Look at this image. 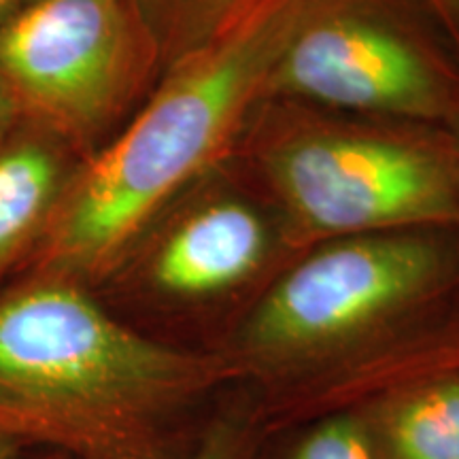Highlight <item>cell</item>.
I'll return each mask as SVG.
<instances>
[{
	"label": "cell",
	"mask_w": 459,
	"mask_h": 459,
	"mask_svg": "<svg viewBox=\"0 0 459 459\" xmlns=\"http://www.w3.org/2000/svg\"><path fill=\"white\" fill-rule=\"evenodd\" d=\"M315 3L254 0L170 62L128 122L83 160L20 273L56 274L91 291L105 285L145 230L237 152Z\"/></svg>",
	"instance_id": "3957f363"
},
{
	"label": "cell",
	"mask_w": 459,
	"mask_h": 459,
	"mask_svg": "<svg viewBox=\"0 0 459 459\" xmlns=\"http://www.w3.org/2000/svg\"><path fill=\"white\" fill-rule=\"evenodd\" d=\"M162 73L139 0H32L0 24V77L22 122L83 160L128 122Z\"/></svg>",
	"instance_id": "8992f818"
},
{
	"label": "cell",
	"mask_w": 459,
	"mask_h": 459,
	"mask_svg": "<svg viewBox=\"0 0 459 459\" xmlns=\"http://www.w3.org/2000/svg\"><path fill=\"white\" fill-rule=\"evenodd\" d=\"M257 459H385L355 412L266 432Z\"/></svg>",
	"instance_id": "30bf717a"
},
{
	"label": "cell",
	"mask_w": 459,
	"mask_h": 459,
	"mask_svg": "<svg viewBox=\"0 0 459 459\" xmlns=\"http://www.w3.org/2000/svg\"><path fill=\"white\" fill-rule=\"evenodd\" d=\"M385 459H459V366L353 411Z\"/></svg>",
	"instance_id": "9c48e42d"
},
{
	"label": "cell",
	"mask_w": 459,
	"mask_h": 459,
	"mask_svg": "<svg viewBox=\"0 0 459 459\" xmlns=\"http://www.w3.org/2000/svg\"><path fill=\"white\" fill-rule=\"evenodd\" d=\"M446 130H449V134L453 136V141H455V145L459 149V108L455 111V115L449 119V124H446Z\"/></svg>",
	"instance_id": "2e32d148"
},
{
	"label": "cell",
	"mask_w": 459,
	"mask_h": 459,
	"mask_svg": "<svg viewBox=\"0 0 459 459\" xmlns=\"http://www.w3.org/2000/svg\"><path fill=\"white\" fill-rule=\"evenodd\" d=\"M449 3L453 4V7H455V9L459 11V0H449Z\"/></svg>",
	"instance_id": "e0dca14e"
},
{
	"label": "cell",
	"mask_w": 459,
	"mask_h": 459,
	"mask_svg": "<svg viewBox=\"0 0 459 459\" xmlns=\"http://www.w3.org/2000/svg\"><path fill=\"white\" fill-rule=\"evenodd\" d=\"M266 436L254 400L237 385L221 406L213 428L192 459H257ZM28 459H66L54 453H30Z\"/></svg>",
	"instance_id": "7c38bea8"
},
{
	"label": "cell",
	"mask_w": 459,
	"mask_h": 459,
	"mask_svg": "<svg viewBox=\"0 0 459 459\" xmlns=\"http://www.w3.org/2000/svg\"><path fill=\"white\" fill-rule=\"evenodd\" d=\"M26 3H32V0H22V4H26Z\"/></svg>",
	"instance_id": "ac0fdd59"
},
{
	"label": "cell",
	"mask_w": 459,
	"mask_h": 459,
	"mask_svg": "<svg viewBox=\"0 0 459 459\" xmlns=\"http://www.w3.org/2000/svg\"><path fill=\"white\" fill-rule=\"evenodd\" d=\"M221 169L181 194L94 294L143 334L223 355L298 254L274 206L260 204Z\"/></svg>",
	"instance_id": "5b68a950"
},
{
	"label": "cell",
	"mask_w": 459,
	"mask_h": 459,
	"mask_svg": "<svg viewBox=\"0 0 459 459\" xmlns=\"http://www.w3.org/2000/svg\"><path fill=\"white\" fill-rule=\"evenodd\" d=\"M223 355L266 432L353 412L459 366V232L311 247L264 291Z\"/></svg>",
	"instance_id": "6da1fadb"
},
{
	"label": "cell",
	"mask_w": 459,
	"mask_h": 459,
	"mask_svg": "<svg viewBox=\"0 0 459 459\" xmlns=\"http://www.w3.org/2000/svg\"><path fill=\"white\" fill-rule=\"evenodd\" d=\"M266 100L446 128L459 77L394 0H317L279 56Z\"/></svg>",
	"instance_id": "52a82bcc"
},
{
	"label": "cell",
	"mask_w": 459,
	"mask_h": 459,
	"mask_svg": "<svg viewBox=\"0 0 459 459\" xmlns=\"http://www.w3.org/2000/svg\"><path fill=\"white\" fill-rule=\"evenodd\" d=\"M82 162L65 141L26 122L0 143V285L41 243Z\"/></svg>",
	"instance_id": "ba28073f"
},
{
	"label": "cell",
	"mask_w": 459,
	"mask_h": 459,
	"mask_svg": "<svg viewBox=\"0 0 459 459\" xmlns=\"http://www.w3.org/2000/svg\"><path fill=\"white\" fill-rule=\"evenodd\" d=\"M254 0H139L162 49L164 68L215 37Z\"/></svg>",
	"instance_id": "8fae6325"
},
{
	"label": "cell",
	"mask_w": 459,
	"mask_h": 459,
	"mask_svg": "<svg viewBox=\"0 0 459 459\" xmlns=\"http://www.w3.org/2000/svg\"><path fill=\"white\" fill-rule=\"evenodd\" d=\"M28 455H30V453L26 449H22L20 445L9 440L7 436L0 434V459H28Z\"/></svg>",
	"instance_id": "5bb4252c"
},
{
	"label": "cell",
	"mask_w": 459,
	"mask_h": 459,
	"mask_svg": "<svg viewBox=\"0 0 459 459\" xmlns=\"http://www.w3.org/2000/svg\"><path fill=\"white\" fill-rule=\"evenodd\" d=\"M22 124V115L17 111V105L11 96L7 83L0 77V143Z\"/></svg>",
	"instance_id": "4fadbf2b"
},
{
	"label": "cell",
	"mask_w": 459,
	"mask_h": 459,
	"mask_svg": "<svg viewBox=\"0 0 459 459\" xmlns=\"http://www.w3.org/2000/svg\"><path fill=\"white\" fill-rule=\"evenodd\" d=\"M22 7V0H0V24L9 20L17 9Z\"/></svg>",
	"instance_id": "9a60e30c"
},
{
	"label": "cell",
	"mask_w": 459,
	"mask_h": 459,
	"mask_svg": "<svg viewBox=\"0 0 459 459\" xmlns=\"http://www.w3.org/2000/svg\"><path fill=\"white\" fill-rule=\"evenodd\" d=\"M238 385L226 355L143 334L71 279L0 285V434L66 459H192Z\"/></svg>",
	"instance_id": "7a4b0ae2"
},
{
	"label": "cell",
	"mask_w": 459,
	"mask_h": 459,
	"mask_svg": "<svg viewBox=\"0 0 459 459\" xmlns=\"http://www.w3.org/2000/svg\"><path fill=\"white\" fill-rule=\"evenodd\" d=\"M238 149L298 255L334 238L459 232V149L440 126L266 100Z\"/></svg>",
	"instance_id": "277c9868"
}]
</instances>
